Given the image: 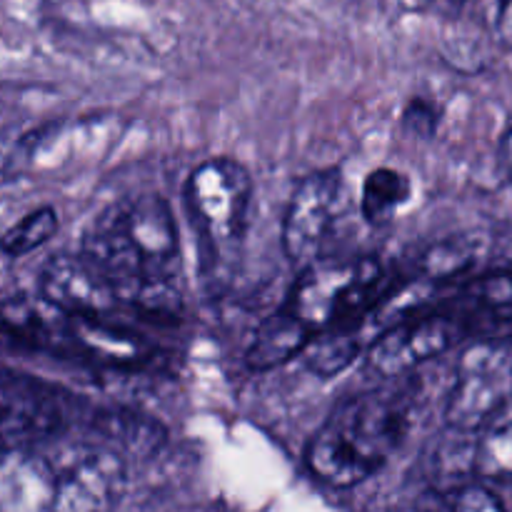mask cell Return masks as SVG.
<instances>
[{"mask_svg":"<svg viewBox=\"0 0 512 512\" xmlns=\"http://www.w3.org/2000/svg\"><path fill=\"white\" fill-rule=\"evenodd\" d=\"M393 290V273L378 255L348 260H315L300 270L288 305L315 333L353 325L375 315Z\"/></svg>","mask_w":512,"mask_h":512,"instance_id":"277c9868","label":"cell"},{"mask_svg":"<svg viewBox=\"0 0 512 512\" xmlns=\"http://www.w3.org/2000/svg\"><path fill=\"white\" fill-rule=\"evenodd\" d=\"M40 300L68 318H100L118 308L120 300L103 275L78 253H58L38 273Z\"/></svg>","mask_w":512,"mask_h":512,"instance_id":"30bf717a","label":"cell"},{"mask_svg":"<svg viewBox=\"0 0 512 512\" xmlns=\"http://www.w3.org/2000/svg\"><path fill=\"white\" fill-rule=\"evenodd\" d=\"M440 123H443V108L438 103H433L425 95H415L405 103L403 113H400V128L405 135L415 140H435L438 135Z\"/></svg>","mask_w":512,"mask_h":512,"instance_id":"ffe728a7","label":"cell"},{"mask_svg":"<svg viewBox=\"0 0 512 512\" xmlns=\"http://www.w3.org/2000/svg\"><path fill=\"white\" fill-rule=\"evenodd\" d=\"M465 298L480 310L493 318L512 320V273L500 270V273H488L473 278L465 285Z\"/></svg>","mask_w":512,"mask_h":512,"instance_id":"d6986e66","label":"cell"},{"mask_svg":"<svg viewBox=\"0 0 512 512\" xmlns=\"http://www.w3.org/2000/svg\"><path fill=\"white\" fill-rule=\"evenodd\" d=\"M443 505L450 510H463V512H485V510H505V503L500 495L493 490L485 488L480 483L460 485V488L445 493Z\"/></svg>","mask_w":512,"mask_h":512,"instance_id":"44dd1931","label":"cell"},{"mask_svg":"<svg viewBox=\"0 0 512 512\" xmlns=\"http://www.w3.org/2000/svg\"><path fill=\"white\" fill-rule=\"evenodd\" d=\"M463 335V325L455 315L428 313L408 315L380 330L365 353V365L380 378H403L420 365L448 353Z\"/></svg>","mask_w":512,"mask_h":512,"instance_id":"ba28073f","label":"cell"},{"mask_svg":"<svg viewBox=\"0 0 512 512\" xmlns=\"http://www.w3.org/2000/svg\"><path fill=\"white\" fill-rule=\"evenodd\" d=\"M343 188V168L330 165L305 175L290 193L280 228V245L295 273L320 260L325 238L338 218Z\"/></svg>","mask_w":512,"mask_h":512,"instance_id":"52a82bcc","label":"cell"},{"mask_svg":"<svg viewBox=\"0 0 512 512\" xmlns=\"http://www.w3.org/2000/svg\"><path fill=\"white\" fill-rule=\"evenodd\" d=\"M413 423L408 388L368 390L340 400L305 445V468L318 483L350 490L390 463Z\"/></svg>","mask_w":512,"mask_h":512,"instance_id":"7a4b0ae2","label":"cell"},{"mask_svg":"<svg viewBox=\"0 0 512 512\" xmlns=\"http://www.w3.org/2000/svg\"><path fill=\"white\" fill-rule=\"evenodd\" d=\"M58 228V210H55L53 205H40V208L30 210V213L23 215L18 223H13L5 230L3 240H0V248H3L5 258H25V255H30L33 250L43 248L48 240H53Z\"/></svg>","mask_w":512,"mask_h":512,"instance_id":"ac0fdd59","label":"cell"},{"mask_svg":"<svg viewBox=\"0 0 512 512\" xmlns=\"http://www.w3.org/2000/svg\"><path fill=\"white\" fill-rule=\"evenodd\" d=\"M128 460L100 443L80 445L58 468L53 510H110L120 503L128 485Z\"/></svg>","mask_w":512,"mask_h":512,"instance_id":"9c48e42d","label":"cell"},{"mask_svg":"<svg viewBox=\"0 0 512 512\" xmlns=\"http://www.w3.org/2000/svg\"><path fill=\"white\" fill-rule=\"evenodd\" d=\"M490 25H493V35L500 48L512 50V0H498Z\"/></svg>","mask_w":512,"mask_h":512,"instance_id":"7402d4cb","label":"cell"},{"mask_svg":"<svg viewBox=\"0 0 512 512\" xmlns=\"http://www.w3.org/2000/svg\"><path fill=\"white\" fill-rule=\"evenodd\" d=\"M58 468L38 450L3 453V500L5 508H50L55 500Z\"/></svg>","mask_w":512,"mask_h":512,"instance_id":"4fadbf2b","label":"cell"},{"mask_svg":"<svg viewBox=\"0 0 512 512\" xmlns=\"http://www.w3.org/2000/svg\"><path fill=\"white\" fill-rule=\"evenodd\" d=\"M315 335L318 333L283 303V308L260 320L255 328L243 355L245 368L258 375L283 368L305 353Z\"/></svg>","mask_w":512,"mask_h":512,"instance_id":"7c38bea8","label":"cell"},{"mask_svg":"<svg viewBox=\"0 0 512 512\" xmlns=\"http://www.w3.org/2000/svg\"><path fill=\"white\" fill-rule=\"evenodd\" d=\"M480 258V240L475 235H453L428 245L418 258V270L423 278L450 280L468 273Z\"/></svg>","mask_w":512,"mask_h":512,"instance_id":"2e32d148","label":"cell"},{"mask_svg":"<svg viewBox=\"0 0 512 512\" xmlns=\"http://www.w3.org/2000/svg\"><path fill=\"white\" fill-rule=\"evenodd\" d=\"M88 430L93 443L123 455L128 463H148L158 458L170 440L163 420L135 408H100L90 415Z\"/></svg>","mask_w":512,"mask_h":512,"instance_id":"8fae6325","label":"cell"},{"mask_svg":"<svg viewBox=\"0 0 512 512\" xmlns=\"http://www.w3.org/2000/svg\"><path fill=\"white\" fill-rule=\"evenodd\" d=\"M498 160L505 168V173L512 178V128L503 133V138L498 140Z\"/></svg>","mask_w":512,"mask_h":512,"instance_id":"cb8c5ba5","label":"cell"},{"mask_svg":"<svg viewBox=\"0 0 512 512\" xmlns=\"http://www.w3.org/2000/svg\"><path fill=\"white\" fill-rule=\"evenodd\" d=\"M428 5L435 13L443 15V18L458 20L463 15V10L470 5V0H428Z\"/></svg>","mask_w":512,"mask_h":512,"instance_id":"603a6c76","label":"cell"},{"mask_svg":"<svg viewBox=\"0 0 512 512\" xmlns=\"http://www.w3.org/2000/svg\"><path fill=\"white\" fill-rule=\"evenodd\" d=\"M78 398L60 385L35 375L3 370L0 383V435L3 453L38 450L53 443L78 418Z\"/></svg>","mask_w":512,"mask_h":512,"instance_id":"8992f818","label":"cell"},{"mask_svg":"<svg viewBox=\"0 0 512 512\" xmlns=\"http://www.w3.org/2000/svg\"><path fill=\"white\" fill-rule=\"evenodd\" d=\"M183 200L198 240L200 273L220 283L248 230L253 175L240 160L215 155L195 165L185 180Z\"/></svg>","mask_w":512,"mask_h":512,"instance_id":"3957f363","label":"cell"},{"mask_svg":"<svg viewBox=\"0 0 512 512\" xmlns=\"http://www.w3.org/2000/svg\"><path fill=\"white\" fill-rule=\"evenodd\" d=\"M78 250L120 305L148 313H173L183 305L178 220L160 193H130L105 205L85 225Z\"/></svg>","mask_w":512,"mask_h":512,"instance_id":"6da1fadb","label":"cell"},{"mask_svg":"<svg viewBox=\"0 0 512 512\" xmlns=\"http://www.w3.org/2000/svg\"><path fill=\"white\" fill-rule=\"evenodd\" d=\"M512 400V343L480 340L458 363L455 383L443 408L450 433H483Z\"/></svg>","mask_w":512,"mask_h":512,"instance_id":"5b68a950","label":"cell"},{"mask_svg":"<svg viewBox=\"0 0 512 512\" xmlns=\"http://www.w3.org/2000/svg\"><path fill=\"white\" fill-rule=\"evenodd\" d=\"M413 200V180L405 170L380 165L373 168L363 180L360 193V213L373 228H385L398 218L400 210Z\"/></svg>","mask_w":512,"mask_h":512,"instance_id":"9a60e30c","label":"cell"},{"mask_svg":"<svg viewBox=\"0 0 512 512\" xmlns=\"http://www.w3.org/2000/svg\"><path fill=\"white\" fill-rule=\"evenodd\" d=\"M473 468L490 483H512V415H498L483 430L473 455Z\"/></svg>","mask_w":512,"mask_h":512,"instance_id":"e0dca14e","label":"cell"},{"mask_svg":"<svg viewBox=\"0 0 512 512\" xmlns=\"http://www.w3.org/2000/svg\"><path fill=\"white\" fill-rule=\"evenodd\" d=\"M368 330H373L375 338L380 335V325L370 323V318L360 320L353 325H338V328L323 330L313 338V343L305 348V353L300 355L305 370L315 375V378H338L345 370L353 368L365 353H368L370 343H373V335H365Z\"/></svg>","mask_w":512,"mask_h":512,"instance_id":"5bb4252c","label":"cell"}]
</instances>
